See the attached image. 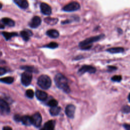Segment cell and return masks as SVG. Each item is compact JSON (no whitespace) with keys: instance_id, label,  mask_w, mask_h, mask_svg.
<instances>
[{"instance_id":"6da1fadb","label":"cell","mask_w":130,"mask_h":130,"mask_svg":"<svg viewBox=\"0 0 130 130\" xmlns=\"http://www.w3.org/2000/svg\"><path fill=\"white\" fill-rule=\"evenodd\" d=\"M54 81L56 85L59 89L62 90L67 94L70 93L71 90L68 85V80L62 74H57L55 77Z\"/></svg>"},{"instance_id":"8fae6325","label":"cell","mask_w":130,"mask_h":130,"mask_svg":"<svg viewBox=\"0 0 130 130\" xmlns=\"http://www.w3.org/2000/svg\"><path fill=\"white\" fill-rule=\"evenodd\" d=\"M76 107L74 105L69 104L67 106L65 109V113L67 116L70 118H73L74 117Z\"/></svg>"},{"instance_id":"4316f807","label":"cell","mask_w":130,"mask_h":130,"mask_svg":"<svg viewBox=\"0 0 130 130\" xmlns=\"http://www.w3.org/2000/svg\"><path fill=\"white\" fill-rule=\"evenodd\" d=\"M34 92L32 90H28L25 92L26 96L30 99H33L34 97Z\"/></svg>"},{"instance_id":"52a82bcc","label":"cell","mask_w":130,"mask_h":130,"mask_svg":"<svg viewBox=\"0 0 130 130\" xmlns=\"http://www.w3.org/2000/svg\"><path fill=\"white\" fill-rule=\"evenodd\" d=\"M97 69L95 67L90 65H84L82 66L78 70V74L79 75H82L85 73H89L91 74H94L96 73Z\"/></svg>"},{"instance_id":"4fadbf2b","label":"cell","mask_w":130,"mask_h":130,"mask_svg":"<svg viewBox=\"0 0 130 130\" xmlns=\"http://www.w3.org/2000/svg\"><path fill=\"white\" fill-rule=\"evenodd\" d=\"M35 95L37 99L41 101H45L48 98L47 94L46 92L39 90L36 91Z\"/></svg>"},{"instance_id":"d590c367","label":"cell","mask_w":130,"mask_h":130,"mask_svg":"<svg viewBox=\"0 0 130 130\" xmlns=\"http://www.w3.org/2000/svg\"><path fill=\"white\" fill-rule=\"evenodd\" d=\"M5 25L4 24H3V23H1V29H5Z\"/></svg>"},{"instance_id":"f1b7e54d","label":"cell","mask_w":130,"mask_h":130,"mask_svg":"<svg viewBox=\"0 0 130 130\" xmlns=\"http://www.w3.org/2000/svg\"><path fill=\"white\" fill-rule=\"evenodd\" d=\"M121 111L124 113H128L130 112V106L128 105H125L122 107Z\"/></svg>"},{"instance_id":"7a4b0ae2","label":"cell","mask_w":130,"mask_h":130,"mask_svg":"<svg viewBox=\"0 0 130 130\" xmlns=\"http://www.w3.org/2000/svg\"><path fill=\"white\" fill-rule=\"evenodd\" d=\"M105 35L102 34L99 35L93 36L88 38H86V39L84 40L83 41L80 42L79 43V47L81 50H87L90 49L92 46V44L93 43L98 42L101 39H103L105 37Z\"/></svg>"},{"instance_id":"44dd1931","label":"cell","mask_w":130,"mask_h":130,"mask_svg":"<svg viewBox=\"0 0 130 130\" xmlns=\"http://www.w3.org/2000/svg\"><path fill=\"white\" fill-rule=\"evenodd\" d=\"M61 110H62L61 108L57 106L56 107H51L49 110V112L52 116H57L60 114Z\"/></svg>"},{"instance_id":"cb8c5ba5","label":"cell","mask_w":130,"mask_h":130,"mask_svg":"<svg viewBox=\"0 0 130 130\" xmlns=\"http://www.w3.org/2000/svg\"><path fill=\"white\" fill-rule=\"evenodd\" d=\"M0 80L3 83L10 84L14 82V78L12 77H6L1 78Z\"/></svg>"},{"instance_id":"d4e9b609","label":"cell","mask_w":130,"mask_h":130,"mask_svg":"<svg viewBox=\"0 0 130 130\" xmlns=\"http://www.w3.org/2000/svg\"><path fill=\"white\" fill-rule=\"evenodd\" d=\"M59 47V44L58 43L55 42H50L49 44H47L43 46L42 47L44 48H50V49H56Z\"/></svg>"},{"instance_id":"7c38bea8","label":"cell","mask_w":130,"mask_h":130,"mask_svg":"<svg viewBox=\"0 0 130 130\" xmlns=\"http://www.w3.org/2000/svg\"><path fill=\"white\" fill-rule=\"evenodd\" d=\"M20 35L25 42H28L30 40L31 37L33 35V33L30 30L24 29L20 32Z\"/></svg>"},{"instance_id":"8d00e7d4","label":"cell","mask_w":130,"mask_h":130,"mask_svg":"<svg viewBox=\"0 0 130 130\" xmlns=\"http://www.w3.org/2000/svg\"><path fill=\"white\" fill-rule=\"evenodd\" d=\"M128 100L129 102H130V93H129V94L128 95Z\"/></svg>"},{"instance_id":"e0dca14e","label":"cell","mask_w":130,"mask_h":130,"mask_svg":"<svg viewBox=\"0 0 130 130\" xmlns=\"http://www.w3.org/2000/svg\"><path fill=\"white\" fill-rule=\"evenodd\" d=\"M46 34L47 36H48L50 38H53V39L58 38L60 36L59 32L55 29H51V30H48L46 32Z\"/></svg>"},{"instance_id":"277c9868","label":"cell","mask_w":130,"mask_h":130,"mask_svg":"<svg viewBox=\"0 0 130 130\" xmlns=\"http://www.w3.org/2000/svg\"><path fill=\"white\" fill-rule=\"evenodd\" d=\"M80 8V5L77 2H72L66 6H65L62 10L65 12H74L78 10Z\"/></svg>"},{"instance_id":"3957f363","label":"cell","mask_w":130,"mask_h":130,"mask_svg":"<svg viewBox=\"0 0 130 130\" xmlns=\"http://www.w3.org/2000/svg\"><path fill=\"white\" fill-rule=\"evenodd\" d=\"M37 84L41 89L48 90L51 85V80L47 75H42L39 77L37 80Z\"/></svg>"},{"instance_id":"7402d4cb","label":"cell","mask_w":130,"mask_h":130,"mask_svg":"<svg viewBox=\"0 0 130 130\" xmlns=\"http://www.w3.org/2000/svg\"><path fill=\"white\" fill-rule=\"evenodd\" d=\"M106 51L110 53V54H118L122 53L124 51V49L122 47H113L109 48L106 50Z\"/></svg>"},{"instance_id":"8992f818","label":"cell","mask_w":130,"mask_h":130,"mask_svg":"<svg viewBox=\"0 0 130 130\" xmlns=\"http://www.w3.org/2000/svg\"><path fill=\"white\" fill-rule=\"evenodd\" d=\"M0 112L2 115H7L10 112V108L8 103L2 99L0 100Z\"/></svg>"},{"instance_id":"9a60e30c","label":"cell","mask_w":130,"mask_h":130,"mask_svg":"<svg viewBox=\"0 0 130 130\" xmlns=\"http://www.w3.org/2000/svg\"><path fill=\"white\" fill-rule=\"evenodd\" d=\"M14 2L20 8L27 9L29 7V3L27 0H13Z\"/></svg>"},{"instance_id":"ba28073f","label":"cell","mask_w":130,"mask_h":130,"mask_svg":"<svg viewBox=\"0 0 130 130\" xmlns=\"http://www.w3.org/2000/svg\"><path fill=\"white\" fill-rule=\"evenodd\" d=\"M40 8L41 13L45 15L49 16L52 13L51 7L47 3H41L40 5Z\"/></svg>"},{"instance_id":"9c48e42d","label":"cell","mask_w":130,"mask_h":130,"mask_svg":"<svg viewBox=\"0 0 130 130\" xmlns=\"http://www.w3.org/2000/svg\"><path fill=\"white\" fill-rule=\"evenodd\" d=\"M32 117L33 119V124L36 127H39L42 121V118L40 113L39 112H36L32 115Z\"/></svg>"},{"instance_id":"836d02e7","label":"cell","mask_w":130,"mask_h":130,"mask_svg":"<svg viewBox=\"0 0 130 130\" xmlns=\"http://www.w3.org/2000/svg\"><path fill=\"white\" fill-rule=\"evenodd\" d=\"M123 127L126 130H130V124H126V123L124 124Z\"/></svg>"},{"instance_id":"484cf974","label":"cell","mask_w":130,"mask_h":130,"mask_svg":"<svg viewBox=\"0 0 130 130\" xmlns=\"http://www.w3.org/2000/svg\"><path fill=\"white\" fill-rule=\"evenodd\" d=\"M47 105L50 107H56L58 105V102L55 100V99H51L49 101H48L47 103Z\"/></svg>"},{"instance_id":"5b68a950","label":"cell","mask_w":130,"mask_h":130,"mask_svg":"<svg viewBox=\"0 0 130 130\" xmlns=\"http://www.w3.org/2000/svg\"><path fill=\"white\" fill-rule=\"evenodd\" d=\"M32 74L31 72L25 71L21 74V82L24 86H29L32 80Z\"/></svg>"},{"instance_id":"f546056e","label":"cell","mask_w":130,"mask_h":130,"mask_svg":"<svg viewBox=\"0 0 130 130\" xmlns=\"http://www.w3.org/2000/svg\"><path fill=\"white\" fill-rule=\"evenodd\" d=\"M21 118L22 116H21L19 114H15L13 116V119L14 120L16 121V122H20L21 120Z\"/></svg>"},{"instance_id":"ac0fdd59","label":"cell","mask_w":130,"mask_h":130,"mask_svg":"<svg viewBox=\"0 0 130 130\" xmlns=\"http://www.w3.org/2000/svg\"><path fill=\"white\" fill-rule=\"evenodd\" d=\"M1 34L3 36L4 38L6 41H9L12 38L14 37H16L18 36L17 32H2Z\"/></svg>"},{"instance_id":"ffe728a7","label":"cell","mask_w":130,"mask_h":130,"mask_svg":"<svg viewBox=\"0 0 130 130\" xmlns=\"http://www.w3.org/2000/svg\"><path fill=\"white\" fill-rule=\"evenodd\" d=\"M44 22L49 24V25H54L56 24L58 21H59V19L57 18H52L50 17H47L44 19Z\"/></svg>"},{"instance_id":"5bb4252c","label":"cell","mask_w":130,"mask_h":130,"mask_svg":"<svg viewBox=\"0 0 130 130\" xmlns=\"http://www.w3.org/2000/svg\"><path fill=\"white\" fill-rule=\"evenodd\" d=\"M56 125V121L50 120L47 121L40 129V130H55Z\"/></svg>"},{"instance_id":"83f0119b","label":"cell","mask_w":130,"mask_h":130,"mask_svg":"<svg viewBox=\"0 0 130 130\" xmlns=\"http://www.w3.org/2000/svg\"><path fill=\"white\" fill-rule=\"evenodd\" d=\"M122 79V77L120 75H115L111 78V80L114 82H120Z\"/></svg>"},{"instance_id":"2e32d148","label":"cell","mask_w":130,"mask_h":130,"mask_svg":"<svg viewBox=\"0 0 130 130\" xmlns=\"http://www.w3.org/2000/svg\"><path fill=\"white\" fill-rule=\"evenodd\" d=\"M1 23L9 27H13L15 25V22L12 19L8 17H4L1 20Z\"/></svg>"},{"instance_id":"30bf717a","label":"cell","mask_w":130,"mask_h":130,"mask_svg":"<svg viewBox=\"0 0 130 130\" xmlns=\"http://www.w3.org/2000/svg\"><path fill=\"white\" fill-rule=\"evenodd\" d=\"M41 18L38 16H34L29 23V25L32 29L38 28L41 24Z\"/></svg>"},{"instance_id":"4dcf8cb0","label":"cell","mask_w":130,"mask_h":130,"mask_svg":"<svg viewBox=\"0 0 130 130\" xmlns=\"http://www.w3.org/2000/svg\"><path fill=\"white\" fill-rule=\"evenodd\" d=\"M7 72V70L5 68L3 67L0 68V75L1 76L3 75L4 74H6Z\"/></svg>"},{"instance_id":"d6986e66","label":"cell","mask_w":130,"mask_h":130,"mask_svg":"<svg viewBox=\"0 0 130 130\" xmlns=\"http://www.w3.org/2000/svg\"><path fill=\"white\" fill-rule=\"evenodd\" d=\"M21 122L23 124L25 125L30 126L32 124H33L32 117L28 115L23 116H22Z\"/></svg>"},{"instance_id":"603a6c76","label":"cell","mask_w":130,"mask_h":130,"mask_svg":"<svg viewBox=\"0 0 130 130\" xmlns=\"http://www.w3.org/2000/svg\"><path fill=\"white\" fill-rule=\"evenodd\" d=\"M20 68L22 70H24L25 71L29 72L31 73H37L38 72L37 70L33 66H22L20 67Z\"/></svg>"},{"instance_id":"d6a6232c","label":"cell","mask_w":130,"mask_h":130,"mask_svg":"<svg viewBox=\"0 0 130 130\" xmlns=\"http://www.w3.org/2000/svg\"><path fill=\"white\" fill-rule=\"evenodd\" d=\"M108 69H109V71H113L114 70H116L117 69V68L116 67L114 66H108Z\"/></svg>"},{"instance_id":"e575fe53","label":"cell","mask_w":130,"mask_h":130,"mask_svg":"<svg viewBox=\"0 0 130 130\" xmlns=\"http://www.w3.org/2000/svg\"><path fill=\"white\" fill-rule=\"evenodd\" d=\"M3 130H12V128L9 126H5L3 127Z\"/></svg>"},{"instance_id":"1f68e13d","label":"cell","mask_w":130,"mask_h":130,"mask_svg":"<svg viewBox=\"0 0 130 130\" xmlns=\"http://www.w3.org/2000/svg\"><path fill=\"white\" fill-rule=\"evenodd\" d=\"M74 21L73 19L72 20H70V19H67V20H64V21H62L61 22V23L62 24H68V23H71L72 22H73Z\"/></svg>"}]
</instances>
